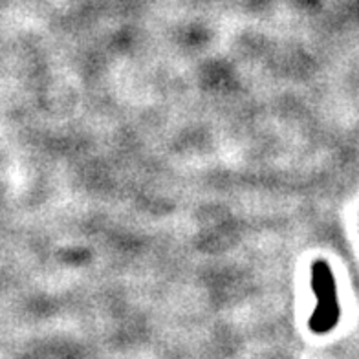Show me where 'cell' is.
I'll use <instances>...</instances> for the list:
<instances>
[{
	"instance_id": "cell-1",
	"label": "cell",
	"mask_w": 359,
	"mask_h": 359,
	"mask_svg": "<svg viewBox=\"0 0 359 359\" xmlns=\"http://www.w3.org/2000/svg\"><path fill=\"white\" fill-rule=\"evenodd\" d=\"M312 279L319 304H317L312 321H310V328L316 334H328L337 325L341 316V308L337 304L336 284H334L330 266L323 262V260L316 262L312 268Z\"/></svg>"
}]
</instances>
